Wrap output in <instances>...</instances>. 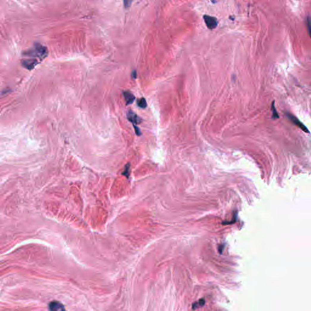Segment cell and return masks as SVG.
<instances>
[{
    "instance_id": "30bf717a",
    "label": "cell",
    "mask_w": 311,
    "mask_h": 311,
    "mask_svg": "<svg viewBox=\"0 0 311 311\" xmlns=\"http://www.w3.org/2000/svg\"><path fill=\"white\" fill-rule=\"evenodd\" d=\"M132 1H133V0H123L125 8L126 9H129L132 3Z\"/></svg>"
},
{
    "instance_id": "3957f363",
    "label": "cell",
    "mask_w": 311,
    "mask_h": 311,
    "mask_svg": "<svg viewBox=\"0 0 311 311\" xmlns=\"http://www.w3.org/2000/svg\"><path fill=\"white\" fill-rule=\"evenodd\" d=\"M204 19L207 26L210 29H215L218 25V21L213 17L205 15L204 17Z\"/></svg>"
},
{
    "instance_id": "7a4b0ae2",
    "label": "cell",
    "mask_w": 311,
    "mask_h": 311,
    "mask_svg": "<svg viewBox=\"0 0 311 311\" xmlns=\"http://www.w3.org/2000/svg\"><path fill=\"white\" fill-rule=\"evenodd\" d=\"M286 115L288 117V118L290 119V121L293 124H295L296 126H297L299 128H300L301 130H303L304 132H307V133H309V131L308 130V129L307 128V127L301 122H300L298 118L296 117L295 116L293 115L292 114H290V113H288L287 112L286 113Z\"/></svg>"
},
{
    "instance_id": "8992f818",
    "label": "cell",
    "mask_w": 311,
    "mask_h": 311,
    "mask_svg": "<svg viewBox=\"0 0 311 311\" xmlns=\"http://www.w3.org/2000/svg\"><path fill=\"white\" fill-rule=\"evenodd\" d=\"M124 96L127 105L131 104L135 100V96L129 91H125L124 93Z\"/></svg>"
},
{
    "instance_id": "ba28073f",
    "label": "cell",
    "mask_w": 311,
    "mask_h": 311,
    "mask_svg": "<svg viewBox=\"0 0 311 311\" xmlns=\"http://www.w3.org/2000/svg\"><path fill=\"white\" fill-rule=\"evenodd\" d=\"M205 304V300L204 299H201L199 300L197 303H195L193 304V309H196L199 307H202Z\"/></svg>"
},
{
    "instance_id": "8fae6325",
    "label": "cell",
    "mask_w": 311,
    "mask_h": 311,
    "mask_svg": "<svg viewBox=\"0 0 311 311\" xmlns=\"http://www.w3.org/2000/svg\"><path fill=\"white\" fill-rule=\"evenodd\" d=\"M135 126V128H136V129H135V131H136V134H137V135H141V132H140V130H139V128H137V127L136 126Z\"/></svg>"
},
{
    "instance_id": "6da1fadb",
    "label": "cell",
    "mask_w": 311,
    "mask_h": 311,
    "mask_svg": "<svg viewBox=\"0 0 311 311\" xmlns=\"http://www.w3.org/2000/svg\"><path fill=\"white\" fill-rule=\"evenodd\" d=\"M48 51L46 48L41 45L40 44H35L34 47L25 52L24 55L26 57L34 58V60L38 62L35 58H38L40 60H43L48 55Z\"/></svg>"
},
{
    "instance_id": "277c9868",
    "label": "cell",
    "mask_w": 311,
    "mask_h": 311,
    "mask_svg": "<svg viewBox=\"0 0 311 311\" xmlns=\"http://www.w3.org/2000/svg\"><path fill=\"white\" fill-rule=\"evenodd\" d=\"M127 117L128 121L133 124H139L142 122L141 118H140L135 112L132 111H129L127 113Z\"/></svg>"
},
{
    "instance_id": "52a82bcc",
    "label": "cell",
    "mask_w": 311,
    "mask_h": 311,
    "mask_svg": "<svg viewBox=\"0 0 311 311\" xmlns=\"http://www.w3.org/2000/svg\"><path fill=\"white\" fill-rule=\"evenodd\" d=\"M137 105L141 108H145L147 107V103L145 98H140L137 101Z\"/></svg>"
},
{
    "instance_id": "5b68a950",
    "label": "cell",
    "mask_w": 311,
    "mask_h": 311,
    "mask_svg": "<svg viewBox=\"0 0 311 311\" xmlns=\"http://www.w3.org/2000/svg\"><path fill=\"white\" fill-rule=\"evenodd\" d=\"M49 308L51 310H63L65 308L58 301H52L49 303Z\"/></svg>"
},
{
    "instance_id": "9c48e42d",
    "label": "cell",
    "mask_w": 311,
    "mask_h": 311,
    "mask_svg": "<svg viewBox=\"0 0 311 311\" xmlns=\"http://www.w3.org/2000/svg\"><path fill=\"white\" fill-rule=\"evenodd\" d=\"M271 108H272V117L274 118H279V115H278V114L275 109V105H274V101H273V103H272V106H271Z\"/></svg>"
}]
</instances>
